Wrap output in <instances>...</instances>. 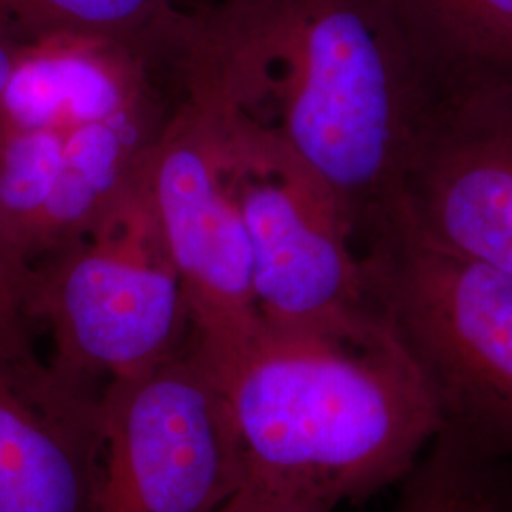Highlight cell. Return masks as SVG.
I'll return each instance as SVG.
<instances>
[{
    "mask_svg": "<svg viewBox=\"0 0 512 512\" xmlns=\"http://www.w3.org/2000/svg\"><path fill=\"white\" fill-rule=\"evenodd\" d=\"M169 69L181 99L308 165L353 241L393 207L427 86L382 0H219Z\"/></svg>",
    "mask_w": 512,
    "mask_h": 512,
    "instance_id": "obj_1",
    "label": "cell"
},
{
    "mask_svg": "<svg viewBox=\"0 0 512 512\" xmlns=\"http://www.w3.org/2000/svg\"><path fill=\"white\" fill-rule=\"evenodd\" d=\"M219 382L239 492L334 511L403 480L442 429L431 389L378 311L340 329L260 323Z\"/></svg>",
    "mask_w": 512,
    "mask_h": 512,
    "instance_id": "obj_2",
    "label": "cell"
},
{
    "mask_svg": "<svg viewBox=\"0 0 512 512\" xmlns=\"http://www.w3.org/2000/svg\"><path fill=\"white\" fill-rule=\"evenodd\" d=\"M368 302L431 389L442 427L512 459V274L431 243L389 209L355 245Z\"/></svg>",
    "mask_w": 512,
    "mask_h": 512,
    "instance_id": "obj_3",
    "label": "cell"
},
{
    "mask_svg": "<svg viewBox=\"0 0 512 512\" xmlns=\"http://www.w3.org/2000/svg\"><path fill=\"white\" fill-rule=\"evenodd\" d=\"M23 313L52 332L57 372L97 384L143 374L190 342L147 164L88 232L31 266Z\"/></svg>",
    "mask_w": 512,
    "mask_h": 512,
    "instance_id": "obj_4",
    "label": "cell"
},
{
    "mask_svg": "<svg viewBox=\"0 0 512 512\" xmlns=\"http://www.w3.org/2000/svg\"><path fill=\"white\" fill-rule=\"evenodd\" d=\"M205 114L249 239L260 321L340 329L370 315L353 234L329 186L279 141Z\"/></svg>",
    "mask_w": 512,
    "mask_h": 512,
    "instance_id": "obj_5",
    "label": "cell"
},
{
    "mask_svg": "<svg viewBox=\"0 0 512 512\" xmlns=\"http://www.w3.org/2000/svg\"><path fill=\"white\" fill-rule=\"evenodd\" d=\"M103 437L93 512H219L241 484L230 406L192 342L105 385Z\"/></svg>",
    "mask_w": 512,
    "mask_h": 512,
    "instance_id": "obj_6",
    "label": "cell"
},
{
    "mask_svg": "<svg viewBox=\"0 0 512 512\" xmlns=\"http://www.w3.org/2000/svg\"><path fill=\"white\" fill-rule=\"evenodd\" d=\"M147 183L183 287L190 342L217 378L260 327L251 247L211 118L181 99L150 148Z\"/></svg>",
    "mask_w": 512,
    "mask_h": 512,
    "instance_id": "obj_7",
    "label": "cell"
},
{
    "mask_svg": "<svg viewBox=\"0 0 512 512\" xmlns=\"http://www.w3.org/2000/svg\"><path fill=\"white\" fill-rule=\"evenodd\" d=\"M393 209L431 243L512 274V73L427 88Z\"/></svg>",
    "mask_w": 512,
    "mask_h": 512,
    "instance_id": "obj_8",
    "label": "cell"
},
{
    "mask_svg": "<svg viewBox=\"0 0 512 512\" xmlns=\"http://www.w3.org/2000/svg\"><path fill=\"white\" fill-rule=\"evenodd\" d=\"M103 389L0 336V512H93Z\"/></svg>",
    "mask_w": 512,
    "mask_h": 512,
    "instance_id": "obj_9",
    "label": "cell"
},
{
    "mask_svg": "<svg viewBox=\"0 0 512 512\" xmlns=\"http://www.w3.org/2000/svg\"><path fill=\"white\" fill-rule=\"evenodd\" d=\"M145 57L103 38L54 35L23 44L0 97V124L67 129L158 99Z\"/></svg>",
    "mask_w": 512,
    "mask_h": 512,
    "instance_id": "obj_10",
    "label": "cell"
},
{
    "mask_svg": "<svg viewBox=\"0 0 512 512\" xmlns=\"http://www.w3.org/2000/svg\"><path fill=\"white\" fill-rule=\"evenodd\" d=\"M169 114L158 99H152L122 114L65 131L38 260L88 232L128 190L143 173L150 148Z\"/></svg>",
    "mask_w": 512,
    "mask_h": 512,
    "instance_id": "obj_11",
    "label": "cell"
},
{
    "mask_svg": "<svg viewBox=\"0 0 512 512\" xmlns=\"http://www.w3.org/2000/svg\"><path fill=\"white\" fill-rule=\"evenodd\" d=\"M427 88L512 73V0H382Z\"/></svg>",
    "mask_w": 512,
    "mask_h": 512,
    "instance_id": "obj_12",
    "label": "cell"
},
{
    "mask_svg": "<svg viewBox=\"0 0 512 512\" xmlns=\"http://www.w3.org/2000/svg\"><path fill=\"white\" fill-rule=\"evenodd\" d=\"M190 12L173 0H0V27L21 42L80 35L122 44L158 69L184 37Z\"/></svg>",
    "mask_w": 512,
    "mask_h": 512,
    "instance_id": "obj_13",
    "label": "cell"
},
{
    "mask_svg": "<svg viewBox=\"0 0 512 512\" xmlns=\"http://www.w3.org/2000/svg\"><path fill=\"white\" fill-rule=\"evenodd\" d=\"M511 461L471 435L442 427L404 476L395 512H511Z\"/></svg>",
    "mask_w": 512,
    "mask_h": 512,
    "instance_id": "obj_14",
    "label": "cell"
},
{
    "mask_svg": "<svg viewBox=\"0 0 512 512\" xmlns=\"http://www.w3.org/2000/svg\"><path fill=\"white\" fill-rule=\"evenodd\" d=\"M65 131L0 124V211L21 256H40L42 224L63 156Z\"/></svg>",
    "mask_w": 512,
    "mask_h": 512,
    "instance_id": "obj_15",
    "label": "cell"
},
{
    "mask_svg": "<svg viewBox=\"0 0 512 512\" xmlns=\"http://www.w3.org/2000/svg\"><path fill=\"white\" fill-rule=\"evenodd\" d=\"M31 274L29 262L19 253L0 211V336L14 346H33L23 300Z\"/></svg>",
    "mask_w": 512,
    "mask_h": 512,
    "instance_id": "obj_16",
    "label": "cell"
},
{
    "mask_svg": "<svg viewBox=\"0 0 512 512\" xmlns=\"http://www.w3.org/2000/svg\"><path fill=\"white\" fill-rule=\"evenodd\" d=\"M219 512H332V509L310 503V501H293V499H274L262 495L236 492Z\"/></svg>",
    "mask_w": 512,
    "mask_h": 512,
    "instance_id": "obj_17",
    "label": "cell"
},
{
    "mask_svg": "<svg viewBox=\"0 0 512 512\" xmlns=\"http://www.w3.org/2000/svg\"><path fill=\"white\" fill-rule=\"evenodd\" d=\"M25 42L8 33L6 29L0 27V97L4 93V88L12 76L14 65L18 61L19 52Z\"/></svg>",
    "mask_w": 512,
    "mask_h": 512,
    "instance_id": "obj_18",
    "label": "cell"
},
{
    "mask_svg": "<svg viewBox=\"0 0 512 512\" xmlns=\"http://www.w3.org/2000/svg\"><path fill=\"white\" fill-rule=\"evenodd\" d=\"M173 2H175V4H177V0H173ZM217 2H219V0H215V2H213V4H217ZM213 4H211V6H213ZM177 8H179V6H177Z\"/></svg>",
    "mask_w": 512,
    "mask_h": 512,
    "instance_id": "obj_19",
    "label": "cell"
},
{
    "mask_svg": "<svg viewBox=\"0 0 512 512\" xmlns=\"http://www.w3.org/2000/svg\"><path fill=\"white\" fill-rule=\"evenodd\" d=\"M511 512H512V507H511Z\"/></svg>",
    "mask_w": 512,
    "mask_h": 512,
    "instance_id": "obj_20",
    "label": "cell"
}]
</instances>
